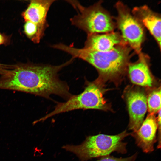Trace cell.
I'll return each mask as SVG.
<instances>
[{"label":"cell","mask_w":161,"mask_h":161,"mask_svg":"<svg viewBox=\"0 0 161 161\" xmlns=\"http://www.w3.org/2000/svg\"><path fill=\"white\" fill-rule=\"evenodd\" d=\"M70 59L58 65L30 63L13 65L0 77V89L23 92L47 99L55 95L66 100L72 96L67 83L58 73L70 64Z\"/></svg>","instance_id":"1"},{"label":"cell","mask_w":161,"mask_h":161,"mask_svg":"<svg viewBox=\"0 0 161 161\" xmlns=\"http://www.w3.org/2000/svg\"><path fill=\"white\" fill-rule=\"evenodd\" d=\"M58 49L70 54L74 59H81L92 66L99 74L96 79L102 83L106 80L116 79L123 75L129 63L132 49L126 43L117 45L113 49L106 52L76 48L62 43L59 44Z\"/></svg>","instance_id":"2"},{"label":"cell","mask_w":161,"mask_h":161,"mask_svg":"<svg viewBox=\"0 0 161 161\" xmlns=\"http://www.w3.org/2000/svg\"><path fill=\"white\" fill-rule=\"evenodd\" d=\"M130 135L126 130L114 135L99 134L89 136L81 144L67 145L62 148L75 154L81 161L110 155L112 153H126L127 143L123 141Z\"/></svg>","instance_id":"3"},{"label":"cell","mask_w":161,"mask_h":161,"mask_svg":"<svg viewBox=\"0 0 161 161\" xmlns=\"http://www.w3.org/2000/svg\"><path fill=\"white\" fill-rule=\"evenodd\" d=\"M77 14L70 18L72 24L86 32L87 35L113 32L115 22L109 13L102 6L100 0L88 7L76 0L66 1Z\"/></svg>","instance_id":"4"},{"label":"cell","mask_w":161,"mask_h":161,"mask_svg":"<svg viewBox=\"0 0 161 161\" xmlns=\"http://www.w3.org/2000/svg\"><path fill=\"white\" fill-rule=\"evenodd\" d=\"M85 83L81 93L72 95L65 102L57 103L52 111L36 120L35 123L43 122L55 115L75 110L108 109V105L103 97L102 84L96 79L92 82L86 80Z\"/></svg>","instance_id":"5"},{"label":"cell","mask_w":161,"mask_h":161,"mask_svg":"<svg viewBox=\"0 0 161 161\" xmlns=\"http://www.w3.org/2000/svg\"><path fill=\"white\" fill-rule=\"evenodd\" d=\"M117 15L116 25L124 41L138 54L145 38L144 27L132 13L129 8L121 1L115 5Z\"/></svg>","instance_id":"6"},{"label":"cell","mask_w":161,"mask_h":161,"mask_svg":"<svg viewBox=\"0 0 161 161\" xmlns=\"http://www.w3.org/2000/svg\"><path fill=\"white\" fill-rule=\"evenodd\" d=\"M126 98L129 117L128 129L135 131L144 121L148 109L147 97L142 91L133 89L127 91Z\"/></svg>","instance_id":"7"},{"label":"cell","mask_w":161,"mask_h":161,"mask_svg":"<svg viewBox=\"0 0 161 161\" xmlns=\"http://www.w3.org/2000/svg\"><path fill=\"white\" fill-rule=\"evenodd\" d=\"M158 125L157 118L154 114H149L137 131L130 133L137 145L145 153L154 150V145L157 142Z\"/></svg>","instance_id":"8"},{"label":"cell","mask_w":161,"mask_h":161,"mask_svg":"<svg viewBox=\"0 0 161 161\" xmlns=\"http://www.w3.org/2000/svg\"><path fill=\"white\" fill-rule=\"evenodd\" d=\"M134 16L146 27L161 48V16L148 6L144 5L134 7L131 11Z\"/></svg>","instance_id":"9"},{"label":"cell","mask_w":161,"mask_h":161,"mask_svg":"<svg viewBox=\"0 0 161 161\" xmlns=\"http://www.w3.org/2000/svg\"><path fill=\"white\" fill-rule=\"evenodd\" d=\"M138 55V59L135 62L129 63L127 68L131 81L134 84L141 86L151 87L153 83L148 64L149 57L141 52Z\"/></svg>","instance_id":"10"},{"label":"cell","mask_w":161,"mask_h":161,"mask_svg":"<svg viewBox=\"0 0 161 161\" xmlns=\"http://www.w3.org/2000/svg\"><path fill=\"white\" fill-rule=\"evenodd\" d=\"M124 43H126L120 33L113 31L87 35L83 48L94 51L106 52L113 49L117 45Z\"/></svg>","instance_id":"11"},{"label":"cell","mask_w":161,"mask_h":161,"mask_svg":"<svg viewBox=\"0 0 161 161\" xmlns=\"http://www.w3.org/2000/svg\"><path fill=\"white\" fill-rule=\"evenodd\" d=\"M55 0H35L30 1L22 15L25 21H30L47 28V18L49 10Z\"/></svg>","instance_id":"12"},{"label":"cell","mask_w":161,"mask_h":161,"mask_svg":"<svg viewBox=\"0 0 161 161\" xmlns=\"http://www.w3.org/2000/svg\"><path fill=\"white\" fill-rule=\"evenodd\" d=\"M23 28L26 35L35 43H39L47 29L30 21H25Z\"/></svg>","instance_id":"13"},{"label":"cell","mask_w":161,"mask_h":161,"mask_svg":"<svg viewBox=\"0 0 161 161\" xmlns=\"http://www.w3.org/2000/svg\"><path fill=\"white\" fill-rule=\"evenodd\" d=\"M147 107L150 114H154L161 109V90L152 91L147 98Z\"/></svg>","instance_id":"14"},{"label":"cell","mask_w":161,"mask_h":161,"mask_svg":"<svg viewBox=\"0 0 161 161\" xmlns=\"http://www.w3.org/2000/svg\"><path fill=\"white\" fill-rule=\"evenodd\" d=\"M137 156L136 152L130 156L125 158H117L110 155L101 157L96 161H135Z\"/></svg>","instance_id":"15"},{"label":"cell","mask_w":161,"mask_h":161,"mask_svg":"<svg viewBox=\"0 0 161 161\" xmlns=\"http://www.w3.org/2000/svg\"><path fill=\"white\" fill-rule=\"evenodd\" d=\"M8 41V37L0 33V45L6 44Z\"/></svg>","instance_id":"16"}]
</instances>
